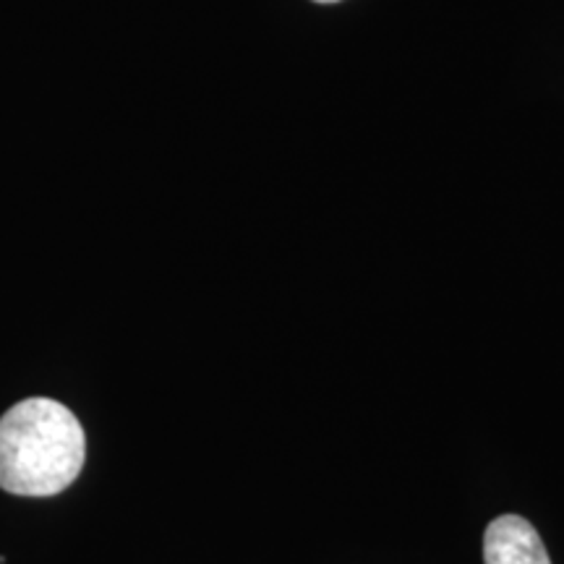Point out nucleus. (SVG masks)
<instances>
[{"mask_svg": "<svg viewBox=\"0 0 564 564\" xmlns=\"http://www.w3.org/2000/svg\"><path fill=\"white\" fill-rule=\"evenodd\" d=\"M486 564H552L535 528L520 514L491 520L484 533Z\"/></svg>", "mask_w": 564, "mask_h": 564, "instance_id": "nucleus-2", "label": "nucleus"}, {"mask_svg": "<svg viewBox=\"0 0 564 564\" xmlns=\"http://www.w3.org/2000/svg\"><path fill=\"white\" fill-rule=\"evenodd\" d=\"M87 440L79 419L51 398L21 400L0 419V489L55 497L82 474Z\"/></svg>", "mask_w": 564, "mask_h": 564, "instance_id": "nucleus-1", "label": "nucleus"}, {"mask_svg": "<svg viewBox=\"0 0 564 564\" xmlns=\"http://www.w3.org/2000/svg\"><path fill=\"white\" fill-rule=\"evenodd\" d=\"M314 3H340V0H314Z\"/></svg>", "mask_w": 564, "mask_h": 564, "instance_id": "nucleus-3", "label": "nucleus"}]
</instances>
